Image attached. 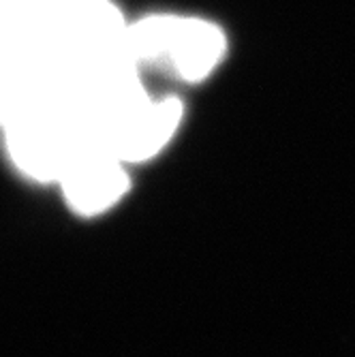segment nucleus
I'll return each mask as SVG.
<instances>
[{
    "label": "nucleus",
    "instance_id": "nucleus-2",
    "mask_svg": "<svg viewBox=\"0 0 355 357\" xmlns=\"http://www.w3.org/2000/svg\"><path fill=\"white\" fill-rule=\"evenodd\" d=\"M11 163L37 182H54L88 150L101 146L60 94L50 92L0 124Z\"/></svg>",
    "mask_w": 355,
    "mask_h": 357
},
{
    "label": "nucleus",
    "instance_id": "nucleus-1",
    "mask_svg": "<svg viewBox=\"0 0 355 357\" xmlns=\"http://www.w3.org/2000/svg\"><path fill=\"white\" fill-rule=\"evenodd\" d=\"M133 64L182 84L206 82L227 56V37L218 24L184 13H150L126 26Z\"/></svg>",
    "mask_w": 355,
    "mask_h": 357
},
{
    "label": "nucleus",
    "instance_id": "nucleus-4",
    "mask_svg": "<svg viewBox=\"0 0 355 357\" xmlns=\"http://www.w3.org/2000/svg\"><path fill=\"white\" fill-rule=\"evenodd\" d=\"M128 165L114 152L96 146L80 156L58 182L67 206L82 216H99L112 210L126 195Z\"/></svg>",
    "mask_w": 355,
    "mask_h": 357
},
{
    "label": "nucleus",
    "instance_id": "nucleus-3",
    "mask_svg": "<svg viewBox=\"0 0 355 357\" xmlns=\"http://www.w3.org/2000/svg\"><path fill=\"white\" fill-rule=\"evenodd\" d=\"M47 58L13 28L0 22V124L54 90Z\"/></svg>",
    "mask_w": 355,
    "mask_h": 357
},
{
    "label": "nucleus",
    "instance_id": "nucleus-5",
    "mask_svg": "<svg viewBox=\"0 0 355 357\" xmlns=\"http://www.w3.org/2000/svg\"><path fill=\"white\" fill-rule=\"evenodd\" d=\"M184 118V103L174 94L148 96L107 139L105 148L126 165L144 163L163 152L176 137Z\"/></svg>",
    "mask_w": 355,
    "mask_h": 357
}]
</instances>
